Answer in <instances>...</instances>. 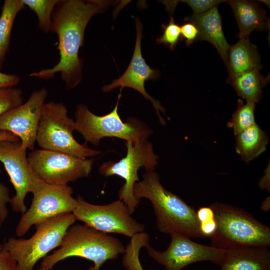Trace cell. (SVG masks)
Segmentation results:
<instances>
[{
    "label": "cell",
    "instance_id": "1",
    "mask_svg": "<svg viewBox=\"0 0 270 270\" xmlns=\"http://www.w3.org/2000/svg\"><path fill=\"white\" fill-rule=\"evenodd\" d=\"M113 3L104 0H58L52 14L50 31L58 36L60 60L52 68L29 76L48 80L59 73L67 89L77 86L82 78L83 62L78 54L84 46L86 27L94 16L104 12Z\"/></svg>",
    "mask_w": 270,
    "mask_h": 270
},
{
    "label": "cell",
    "instance_id": "2",
    "mask_svg": "<svg viewBox=\"0 0 270 270\" xmlns=\"http://www.w3.org/2000/svg\"><path fill=\"white\" fill-rule=\"evenodd\" d=\"M134 195L138 200L145 198L150 201L160 232L204 238L200 228L196 210L178 196L166 190L155 170L144 172L142 180L134 186Z\"/></svg>",
    "mask_w": 270,
    "mask_h": 270
},
{
    "label": "cell",
    "instance_id": "3",
    "mask_svg": "<svg viewBox=\"0 0 270 270\" xmlns=\"http://www.w3.org/2000/svg\"><path fill=\"white\" fill-rule=\"evenodd\" d=\"M126 247L117 238L85 224H73L66 230L59 248L46 256L38 270H52L58 262L77 256L92 262L88 270H100L107 260L124 254Z\"/></svg>",
    "mask_w": 270,
    "mask_h": 270
},
{
    "label": "cell",
    "instance_id": "4",
    "mask_svg": "<svg viewBox=\"0 0 270 270\" xmlns=\"http://www.w3.org/2000/svg\"><path fill=\"white\" fill-rule=\"evenodd\" d=\"M209 206L216 224L210 246L220 249L235 244L270 246V227L248 212L226 203L216 202Z\"/></svg>",
    "mask_w": 270,
    "mask_h": 270
},
{
    "label": "cell",
    "instance_id": "5",
    "mask_svg": "<svg viewBox=\"0 0 270 270\" xmlns=\"http://www.w3.org/2000/svg\"><path fill=\"white\" fill-rule=\"evenodd\" d=\"M120 93L115 107L110 113L97 116L83 104L76 106L75 112L76 130L86 142L98 146L105 137H114L134 144L146 140L152 130L145 123L134 118L122 122L118 112Z\"/></svg>",
    "mask_w": 270,
    "mask_h": 270
},
{
    "label": "cell",
    "instance_id": "6",
    "mask_svg": "<svg viewBox=\"0 0 270 270\" xmlns=\"http://www.w3.org/2000/svg\"><path fill=\"white\" fill-rule=\"evenodd\" d=\"M76 221L72 212L60 214L36 224V232L30 238L11 237L3 244L20 270H32L40 259L60 246L66 230Z\"/></svg>",
    "mask_w": 270,
    "mask_h": 270
},
{
    "label": "cell",
    "instance_id": "7",
    "mask_svg": "<svg viewBox=\"0 0 270 270\" xmlns=\"http://www.w3.org/2000/svg\"><path fill=\"white\" fill-rule=\"evenodd\" d=\"M75 122L68 116L62 102H49L44 104L38 126L36 142L43 149L64 153L80 158L100 154L101 152L80 144L73 136Z\"/></svg>",
    "mask_w": 270,
    "mask_h": 270
},
{
    "label": "cell",
    "instance_id": "8",
    "mask_svg": "<svg viewBox=\"0 0 270 270\" xmlns=\"http://www.w3.org/2000/svg\"><path fill=\"white\" fill-rule=\"evenodd\" d=\"M126 156L116 162H104L99 168V173L105 176H118L125 180L118 191V199L122 200L132 214L140 200L134 195V187L139 181L138 170L144 168L146 172L154 171L158 156L154 152L152 144L148 140L132 144L126 142Z\"/></svg>",
    "mask_w": 270,
    "mask_h": 270
},
{
    "label": "cell",
    "instance_id": "9",
    "mask_svg": "<svg viewBox=\"0 0 270 270\" xmlns=\"http://www.w3.org/2000/svg\"><path fill=\"white\" fill-rule=\"evenodd\" d=\"M72 212L76 220L106 234H118L132 238L144 232L145 226L132 216L127 206L118 200L109 204L96 205L79 196Z\"/></svg>",
    "mask_w": 270,
    "mask_h": 270
},
{
    "label": "cell",
    "instance_id": "10",
    "mask_svg": "<svg viewBox=\"0 0 270 270\" xmlns=\"http://www.w3.org/2000/svg\"><path fill=\"white\" fill-rule=\"evenodd\" d=\"M72 193L68 184H50L41 180L32 192L30 208L22 214L18 223L16 235L23 236L32 226L60 214L72 212L77 204Z\"/></svg>",
    "mask_w": 270,
    "mask_h": 270
},
{
    "label": "cell",
    "instance_id": "11",
    "mask_svg": "<svg viewBox=\"0 0 270 270\" xmlns=\"http://www.w3.org/2000/svg\"><path fill=\"white\" fill-rule=\"evenodd\" d=\"M28 158L34 173L44 182L54 185H66L87 177L94 164L92 158L44 149L32 150Z\"/></svg>",
    "mask_w": 270,
    "mask_h": 270
},
{
    "label": "cell",
    "instance_id": "12",
    "mask_svg": "<svg viewBox=\"0 0 270 270\" xmlns=\"http://www.w3.org/2000/svg\"><path fill=\"white\" fill-rule=\"evenodd\" d=\"M26 150L20 142L0 141V162L16 192L9 203L13 211L22 214L27 210L24 204L26 194L32 193L41 180L30 167Z\"/></svg>",
    "mask_w": 270,
    "mask_h": 270
},
{
    "label": "cell",
    "instance_id": "13",
    "mask_svg": "<svg viewBox=\"0 0 270 270\" xmlns=\"http://www.w3.org/2000/svg\"><path fill=\"white\" fill-rule=\"evenodd\" d=\"M170 234L171 241L166 250L158 251L150 244L145 247L150 256L164 266L165 270H182L187 266L202 261L220 265L224 256V249L195 242L180 234Z\"/></svg>",
    "mask_w": 270,
    "mask_h": 270
},
{
    "label": "cell",
    "instance_id": "14",
    "mask_svg": "<svg viewBox=\"0 0 270 270\" xmlns=\"http://www.w3.org/2000/svg\"><path fill=\"white\" fill-rule=\"evenodd\" d=\"M48 94L44 88L34 90L26 102L0 116V131H8L16 135L24 148L33 150Z\"/></svg>",
    "mask_w": 270,
    "mask_h": 270
},
{
    "label": "cell",
    "instance_id": "15",
    "mask_svg": "<svg viewBox=\"0 0 270 270\" xmlns=\"http://www.w3.org/2000/svg\"><path fill=\"white\" fill-rule=\"evenodd\" d=\"M136 28V40L134 48L130 62L125 72L112 82L102 87L104 92H108L120 87L130 88L140 92L146 99L150 100L155 108L161 122L164 121L160 114V112L164 113V108L160 102L150 96L146 92L144 83L148 80L158 78L160 72L153 69L146 63L142 56L141 40L142 36V24L138 18L135 19Z\"/></svg>",
    "mask_w": 270,
    "mask_h": 270
},
{
    "label": "cell",
    "instance_id": "16",
    "mask_svg": "<svg viewBox=\"0 0 270 270\" xmlns=\"http://www.w3.org/2000/svg\"><path fill=\"white\" fill-rule=\"evenodd\" d=\"M224 250L220 270H270L268 246L235 244Z\"/></svg>",
    "mask_w": 270,
    "mask_h": 270
},
{
    "label": "cell",
    "instance_id": "17",
    "mask_svg": "<svg viewBox=\"0 0 270 270\" xmlns=\"http://www.w3.org/2000/svg\"><path fill=\"white\" fill-rule=\"evenodd\" d=\"M184 20L196 24L199 31L198 40H206L211 43L226 65L230 46L222 30V18L218 6L201 14H192Z\"/></svg>",
    "mask_w": 270,
    "mask_h": 270
},
{
    "label": "cell",
    "instance_id": "18",
    "mask_svg": "<svg viewBox=\"0 0 270 270\" xmlns=\"http://www.w3.org/2000/svg\"><path fill=\"white\" fill-rule=\"evenodd\" d=\"M230 4L239 29V38H248L254 30H264L268 28L266 11L258 2L246 0H226Z\"/></svg>",
    "mask_w": 270,
    "mask_h": 270
},
{
    "label": "cell",
    "instance_id": "19",
    "mask_svg": "<svg viewBox=\"0 0 270 270\" xmlns=\"http://www.w3.org/2000/svg\"><path fill=\"white\" fill-rule=\"evenodd\" d=\"M226 66L228 82L244 73L254 70H260L262 66L257 48L248 38H240L236 44L230 46Z\"/></svg>",
    "mask_w": 270,
    "mask_h": 270
},
{
    "label": "cell",
    "instance_id": "20",
    "mask_svg": "<svg viewBox=\"0 0 270 270\" xmlns=\"http://www.w3.org/2000/svg\"><path fill=\"white\" fill-rule=\"evenodd\" d=\"M268 136L256 123L236 136V151L245 162H249L264 152Z\"/></svg>",
    "mask_w": 270,
    "mask_h": 270
},
{
    "label": "cell",
    "instance_id": "21",
    "mask_svg": "<svg viewBox=\"0 0 270 270\" xmlns=\"http://www.w3.org/2000/svg\"><path fill=\"white\" fill-rule=\"evenodd\" d=\"M254 70L244 73L229 82L241 98L256 104L262 98V88L269 81L270 77H264L259 72Z\"/></svg>",
    "mask_w": 270,
    "mask_h": 270
},
{
    "label": "cell",
    "instance_id": "22",
    "mask_svg": "<svg viewBox=\"0 0 270 270\" xmlns=\"http://www.w3.org/2000/svg\"><path fill=\"white\" fill-rule=\"evenodd\" d=\"M22 0H5L0 15V69L8 51L12 29L18 12L25 8Z\"/></svg>",
    "mask_w": 270,
    "mask_h": 270
},
{
    "label": "cell",
    "instance_id": "23",
    "mask_svg": "<svg viewBox=\"0 0 270 270\" xmlns=\"http://www.w3.org/2000/svg\"><path fill=\"white\" fill-rule=\"evenodd\" d=\"M254 110V103H244L241 99L238 100L236 109L228 123V127L232 129L235 136L256 124Z\"/></svg>",
    "mask_w": 270,
    "mask_h": 270
},
{
    "label": "cell",
    "instance_id": "24",
    "mask_svg": "<svg viewBox=\"0 0 270 270\" xmlns=\"http://www.w3.org/2000/svg\"><path fill=\"white\" fill-rule=\"evenodd\" d=\"M25 6L34 12L38 16V28L47 33L50 31L52 14L58 0H22Z\"/></svg>",
    "mask_w": 270,
    "mask_h": 270
},
{
    "label": "cell",
    "instance_id": "25",
    "mask_svg": "<svg viewBox=\"0 0 270 270\" xmlns=\"http://www.w3.org/2000/svg\"><path fill=\"white\" fill-rule=\"evenodd\" d=\"M23 102L21 89L14 87L0 88V116Z\"/></svg>",
    "mask_w": 270,
    "mask_h": 270
},
{
    "label": "cell",
    "instance_id": "26",
    "mask_svg": "<svg viewBox=\"0 0 270 270\" xmlns=\"http://www.w3.org/2000/svg\"><path fill=\"white\" fill-rule=\"evenodd\" d=\"M162 34L158 38L156 42L168 46L171 50H174L181 39L180 26L170 16L168 22L162 25Z\"/></svg>",
    "mask_w": 270,
    "mask_h": 270
},
{
    "label": "cell",
    "instance_id": "27",
    "mask_svg": "<svg viewBox=\"0 0 270 270\" xmlns=\"http://www.w3.org/2000/svg\"><path fill=\"white\" fill-rule=\"evenodd\" d=\"M200 228L204 238H211L216 228L212 210L208 206L200 207L196 211Z\"/></svg>",
    "mask_w": 270,
    "mask_h": 270
},
{
    "label": "cell",
    "instance_id": "28",
    "mask_svg": "<svg viewBox=\"0 0 270 270\" xmlns=\"http://www.w3.org/2000/svg\"><path fill=\"white\" fill-rule=\"evenodd\" d=\"M180 2L186 4L193 11V14H198L206 12L226 0H185Z\"/></svg>",
    "mask_w": 270,
    "mask_h": 270
},
{
    "label": "cell",
    "instance_id": "29",
    "mask_svg": "<svg viewBox=\"0 0 270 270\" xmlns=\"http://www.w3.org/2000/svg\"><path fill=\"white\" fill-rule=\"evenodd\" d=\"M184 22L180 26L181 40H184L187 46H190L198 41L199 31L193 22L184 20Z\"/></svg>",
    "mask_w": 270,
    "mask_h": 270
},
{
    "label": "cell",
    "instance_id": "30",
    "mask_svg": "<svg viewBox=\"0 0 270 270\" xmlns=\"http://www.w3.org/2000/svg\"><path fill=\"white\" fill-rule=\"evenodd\" d=\"M10 198L8 188L4 184L0 183V226L8 216L7 204L9 203Z\"/></svg>",
    "mask_w": 270,
    "mask_h": 270
},
{
    "label": "cell",
    "instance_id": "31",
    "mask_svg": "<svg viewBox=\"0 0 270 270\" xmlns=\"http://www.w3.org/2000/svg\"><path fill=\"white\" fill-rule=\"evenodd\" d=\"M0 270H20L16 261L3 244L0 246Z\"/></svg>",
    "mask_w": 270,
    "mask_h": 270
},
{
    "label": "cell",
    "instance_id": "32",
    "mask_svg": "<svg viewBox=\"0 0 270 270\" xmlns=\"http://www.w3.org/2000/svg\"><path fill=\"white\" fill-rule=\"evenodd\" d=\"M20 80V78L17 74L0 71V88L14 87L19 83Z\"/></svg>",
    "mask_w": 270,
    "mask_h": 270
},
{
    "label": "cell",
    "instance_id": "33",
    "mask_svg": "<svg viewBox=\"0 0 270 270\" xmlns=\"http://www.w3.org/2000/svg\"><path fill=\"white\" fill-rule=\"evenodd\" d=\"M258 186L262 190L266 189L270 192V167H268L264 171V174L260 180Z\"/></svg>",
    "mask_w": 270,
    "mask_h": 270
},
{
    "label": "cell",
    "instance_id": "34",
    "mask_svg": "<svg viewBox=\"0 0 270 270\" xmlns=\"http://www.w3.org/2000/svg\"><path fill=\"white\" fill-rule=\"evenodd\" d=\"M10 140L12 142H20V138L13 133L6 131H0V141Z\"/></svg>",
    "mask_w": 270,
    "mask_h": 270
},
{
    "label": "cell",
    "instance_id": "35",
    "mask_svg": "<svg viewBox=\"0 0 270 270\" xmlns=\"http://www.w3.org/2000/svg\"><path fill=\"white\" fill-rule=\"evenodd\" d=\"M260 208L264 212H268L270 209V198L268 196L262 202L260 206Z\"/></svg>",
    "mask_w": 270,
    "mask_h": 270
},
{
    "label": "cell",
    "instance_id": "36",
    "mask_svg": "<svg viewBox=\"0 0 270 270\" xmlns=\"http://www.w3.org/2000/svg\"><path fill=\"white\" fill-rule=\"evenodd\" d=\"M260 2H262L266 4L268 6H270V1L268 0H260Z\"/></svg>",
    "mask_w": 270,
    "mask_h": 270
},
{
    "label": "cell",
    "instance_id": "37",
    "mask_svg": "<svg viewBox=\"0 0 270 270\" xmlns=\"http://www.w3.org/2000/svg\"><path fill=\"white\" fill-rule=\"evenodd\" d=\"M1 244H0V246Z\"/></svg>",
    "mask_w": 270,
    "mask_h": 270
}]
</instances>
